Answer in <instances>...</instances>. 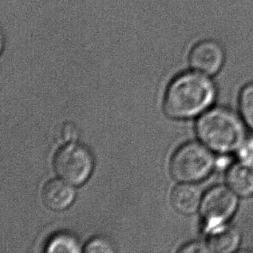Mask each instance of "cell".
Listing matches in <instances>:
<instances>
[{"label": "cell", "instance_id": "cell-14", "mask_svg": "<svg viewBox=\"0 0 253 253\" xmlns=\"http://www.w3.org/2000/svg\"><path fill=\"white\" fill-rule=\"evenodd\" d=\"M237 154L240 161L253 163V137H247L237 151Z\"/></svg>", "mask_w": 253, "mask_h": 253}, {"label": "cell", "instance_id": "cell-4", "mask_svg": "<svg viewBox=\"0 0 253 253\" xmlns=\"http://www.w3.org/2000/svg\"><path fill=\"white\" fill-rule=\"evenodd\" d=\"M54 167L56 174L63 181L81 186L91 177L94 159L87 148L82 144L69 143L56 152Z\"/></svg>", "mask_w": 253, "mask_h": 253}, {"label": "cell", "instance_id": "cell-16", "mask_svg": "<svg viewBox=\"0 0 253 253\" xmlns=\"http://www.w3.org/2000/svg\"><path fill=\"white\" fill-rule=\"evenodd\" d=\"M180 253H209V249L207 247L205 242H199L195 241L191 243L185 245L184 247L179 250Z\"/></svg>", "mask_w": 253, "mask_h": 253}, {"label": "cell", "instance_id": "cell-1", "mask_svg": "<svg viewBox=\"0 0 253 253\" xmlns=\"http://www.w3.org/2000/svg\"><path fill=\"white\" fill-rule=\"evenodd\" d=\"M210 77L195 70L175 77L166 91L165 113L173 119H189L208 111L217 96Z\"/></svg>", "mask_w": 253, "mask_h": 253}, {"label": "cell", "instance_id": "cell-8", "mask_svg": "<svg viewBox=\"0 0 253 253\" xmlns=\"http://www.w3.org/2000/svg\"><path fill=\"white\" fill-rule=\"evenodd\" d=\"M206 234L205 243L209 253H233L239 248L241 242L240 232L228 224L211 230Z\"/></svg>", "mask_w": 253, "mask_h": 253}, {"label": "cell", "instance_id": "cell-11", "mask_svg": "<svg viewBox=\"0 0 253 253\" xmlns=\"http://www.w3.org/2000/svg\"><path fill=\"white\" fill-rule=\"evenodd\" d=\"M46 253H78L82 247L76 237L68 233H61L52 237L46 246Z\"/></svg>", "mask_w": 253, "mask_h": 253}, {"label": "cell", "instance_id": "cell-9", "mask_svg": "<svg viewBox=\"0 0 253 253\" xmlns=\"http://www.w3.org/2000/svg\"><path fill=\"white\" fill-rule=\"evenodd\" d=\"M227 186L239 197L253 195V163L240 161L228 169L226 174Z\"/></svg>", "mask_w": 253, "mask_h": 253}, {"label": "cell", "instance_id": "cell-6", "mask_svg": "<svg viewBox=\"0 0 253 253\" xmlns=\"http://www.w3.org/2000/svg\"><path fill=\"white\" fill-rule=\"evenodd\" d=\"M188 62L193 70L209 76H215L225 64L226 50L215 39H203L193 46Z\"/></svg>", "mask_w": 253, "mask_h": 253}, {"label": "cell", "instance_id": "cell-5", "mask_svg": "<svg viewBox=\"0 0 253 253\" xmlns=\"http://www.w3.org/2000/svg\"><path fill=\"white\" fill-rule=\"evenodd\" d=\"M239 196L227 186L218 185L202 197L200 207L205 233L228 224L239 204Z\"/></svg>", "mask_w": 253, "mask_h": 253}, {"label": "cell", "instance_id": "cell-10", "mask_svg": "<svg viewBox=\"0 0 253 253\" xmlns=\"http://www.w3.org/2000/svg\"><path fill=\"white\" fill-rule=\"evenodd\" d=\"M202 190L198 186L184 182L174 188L171 194V202L174 209L182 214L190 215L201 207Z\"/></svg>", "mask_w": 253, "mask_h": 253}, {"label": "cell", "instance_id": "cell-2", "mask_svg": "<svg viewBox=\"0 0 253 253\" xmlns=\"http://www.w3.org/2000/svg\"><path fill=\"white\" fill-rule=\"evenodd\" d=\"M245 124L232 110L214 107L202 113L195 130L202 144L209 150L227 154L238 151L247 139Z\"/></svg>", "mask_w": 253, "mask_h": 253}, {"label": "cell", "instance_id": "cell-15", "mask_svg": "<svg viewBox=\"0 0 253 253\" xmlns=\"http://www.w3.org/2000/svg\"><path fill=\"white\" fill-rule=\"evenodd\" d=\"M60 135L62 141L67 143H74L78 137V130L72 123H65L62 126Z\"/></svg>", "mask_w": 253, "mask_h": 253}, {"label": "cell", "instance_id": "cell-7", "mask_svg": "<svg viewBox=\"0 0 253 253\" xmlns=\"http://www.w3.org/2000/svg\"><path fill=\"white\" fill-rule=\"evenodd\" d=\"M42 198L48 209L62 211L72 205L76 199V190L69 182L55 179L44 185Z\"/></svg>", "mask_w": 253, "mask_h": 253}, {"label": "cell", "instance_id": "cell-12", "mask_svg": "<svg viewBox=\"0 0 253 253\" xmlns=\"http://www.w3.org/2000/svg\"><path fill=\"white\" fill-rule=\"evenodd\" d=\"M240 110L244 122L253 130V83L247 84L241 90Z\"/></svg>", "mask_w": 253, "mask_h": 253}, {"label": "cell", "instance_id": "cell-3", "mask_svg": "<svg viewBox=\"0 0 253 253\" xmlns=\"http://www.w3.org/2000/svg\"><path fill=\"white\" fill-rule=\"evenodd\" d=\"M216 167L212 151L203 144L187 143L174 152L170 172L179 181L194 183L208 177Z\"/></svg>", "mask_w": 253, "mask_h": 253}, {"label": "cell", "instance_id": "cell-13", "mask_svg": "<svg viewBox=\"0 0 253 253\" xmlns=\"http://www.w3.org/2000/svg\"><path fill=\"white\" fill-rule=\"evenodd\" d=\"M85 253H113V245L109 240L102 237H96L89 240L84 248Z\"/></svg>", "mask_w": 253, "mask_h": 253}]
</instances>
